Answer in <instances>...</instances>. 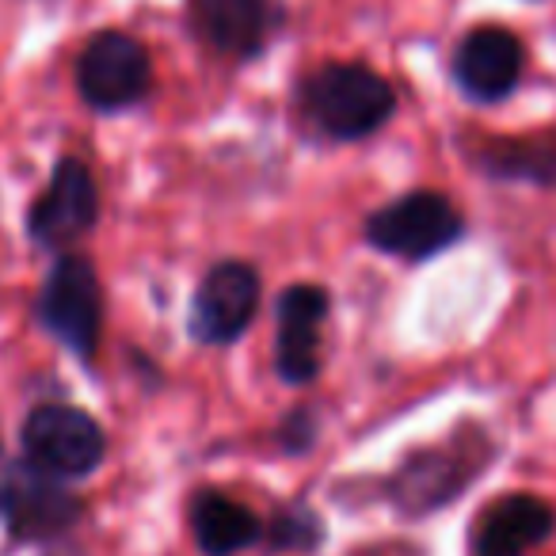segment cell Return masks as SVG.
Wrapping results in <instances>:
<instances>
[{"label": "cell", "instance_id": "1", "mask_svg": "<svg viewBox=\"0 0 556 556\" xmlns=\"http://www.w3.org/2000/svg\"><path fill=\"white\" fill-rule=\"evenodd\" d=\"M302 108L328 138L363 141L393 118L396 92L370 65L328 62L302 80Z\"/></svg>", "mask_w": 556, "mask_h": 556}, {"label": "cell", "instance_id": "2", "mask_svg": "<svg viewBox=\"0 0 556 556\" xmlns=\"http://www.w3.org/2000/svg\"><path fill=\"white\" fill-rule=\"evenodd\" d=\"M366 244L386 255L408 263H424L431 255L454 248L465 237V217L446 194L439 191H412L401 199L374 210L363 225Z\"/></svg>", "mask_w": 556, "mask_h": 556}, {"label": "cell", "instance_id": "3", "mask_svg": "<svg viewBox=\"0 0 556 556\" xmlns=\"http://www.w3.org/2000/svg\"><path fill=\"white\" fill-rule=\"evenodd\" d=\"M39 320L77 358H85V363L96 358L103 325V294L96 267L85 255H62L50 267L47 287L39 294Z\"/></svg>", "mask_w": 556, "mask_h": 556}, {"label": "cell", "instance_id": "4", "mask_svg": "<svg viewBox=\"0 0 556 556\" xmlns=\"http://www.w3.org/2000/svg\"><path fill=\"white\" fill-rule=\"evenodd\" d=\"M24 454L50 477H88L108 454L103 427L73 404H39L24 419Z\"/></svg>", "mask_w": 556, "mask_h": 556}, {"label": "cell", "instance_id": "5", "mask_svg": "<svg viewBox=\"0 0 556 556\" xmlns=\"http://www.w3.org/2000/svg\"><path fill=\"white\" fill-rule=\"evenodd\" d=\"M153 85L149 50L126 31H100L77 58L80 100L96 111L134 108Z\"/></svg>", "mask_w": 556, "mask_h": 556}, {"label": "cell", "instance_id": "6", "mask_svg": "<svg viewBox=\"0 0 556 556\" xmlns=\"http://www.w3.org/2000/svg\"><path fill=\"white\" fill-rule=\"evenodd\" d=\"M450 73H454L457 92L469 103H480V108L503 103L507 96H515L526 73V47L510 27L480 24L465 31L454 47Z\"/></svg>", "mask_w": 556, "mask_h": 556}, {"label": "cell", "instance_id": "7", "mask_svg": "<svg viewBox=\"0 0 556 556\" xmlns=\"http://www.w3.org/2000/svg\"><path fill=\"white\" fill-rule=\"evenodd\" d=\"M260 309V275L240 260L217 263L202 275L191 298V332L199 343H232L248 332Z\"/></svg>", "mask_w": 556, "mask_h": 556}, {"label": "cell", "instance_id": "8", "mask_svg": "<svg viewBox=\"0 0 556 556\" xmlns=\"http://www.w3.org/2000/svg\"><path fill=\"white\" fill-rule=\"evenodd\" d=\"M96 214H100V191H96L88 164L77 156H62L54 164L47 191L35 199L31 214H27V232L42 248H65L92 229Z\"/></svg>", "mask_w": 556, "mask_h": 556}, {"label": "cell", "instance_id": "9", "mask_svg": "<svg viewBox=\"0 0 556 556\" xmlns=\"http://www.w3.org/2000/svg\"><path fill=\"white\" fill-rule=\"evenodd\" d=\"M0 507L9 518L12 533L20 541H47L70 530L80 515L85 503L58 484V477L42 472L39 465H12L4 477V492H0Z\"/></svg>", "mask_w": 556, "mask_h": 556}, {"label": "cell", "instance_id": "10", "mask_svg": "<svg viewBox=\"0 0 556 556\" xmlns=\"http://www.w3.org/2000/svg\"><path fill=\"white\" fill-rule=\"evenodd\" d=\"M328 320V294L320 287H290L275 302V370L290 386H309L320 374V328Z\"/></svg>", "mask_w": 556, "mask_h": 556}, {"label": "cell", "instance_id": "11", "mask_svg": "<svg viewBox=\"0 0 556 556\" xmlns=\"http://www.w3.org/2000/svg\"><path fill=\"white\" fill-rule=\"evenodd\" d=\"M194 31L210 50L229 58H252L275 35L282 9L278 0H194Z\"/></svg>", "mask_w": 556, "mask_h": 556}, {"label": "cell", "instance_id": "12", "mask_svg": "<svg viewBox=\"0 0 556 556\" xmlns=\"http://www.w3.org/2000/svg\"><path fill=\"white\" fill-rule=\"evenodd\" d=\"M484 457H488V442L480 439L469 442V446L454 442V446H442V450H424V454H416L401 469V480H396L401 503L412 510L439 507V503H446L450 495H457L469 484Z\"/></svg>", "mask_w": 556, "mask_h": 556}, {"label": "cell", "instance_id": "13", "mask_svg": "<svg viewBox=\"0 0 556 556\" xmlns=\"http://www.w3.org/2000/svg\"><path fill=\"white\" fill-rule=\"evenodd\" d=\"M556 530V510L538 495H503L480 515L472 548L477 556H526Z\"/></svg>", "mask_w": 556, "mask_h": 556}, {"label": "cell", "instance_id": "14", "mask_svg": "<svg viewBox=\"0 0 556 556\" xmlns=\"http://www.w3.org/2000/svg\"><path fill=\"white\" fill-rule=\"evenodd\" d=\"M472 164L495 184H530L541 191H556V130L488 138L477 146Z\"/></svg>", "mask_w": 556, "mask_h": 556}, {"label": "cell", "instance_id": "15", "mask_svg": "<svg viewBox=\"0 0 556 556\" xmlns=\"http://www.w3.org/2000/svg\"><path fill=\"white\" fill-rule=\"evenodd\" d=\"M191 530L206 556H232L263 533L260 518L244 503L222 492H199L191 503Z\"/></svg>", "mask_w": 556, "mask_h": 556}, {"label": "cell", "instance_id": "16", "mask_svg": "<svg viewBox=\"0 0 556 556\" xmlns=\"http://www.w3.org/2000/svg\"><path fill=\"white\" fill-rule=\"evenodd\" d=\"M270 538H275V545H282V548L313 545V541L320 538V522L305 507L287 510V515H282L275 526H270Z\"/></svg>", "mask_w": 556, "mask_h": 556}]
</instances>
